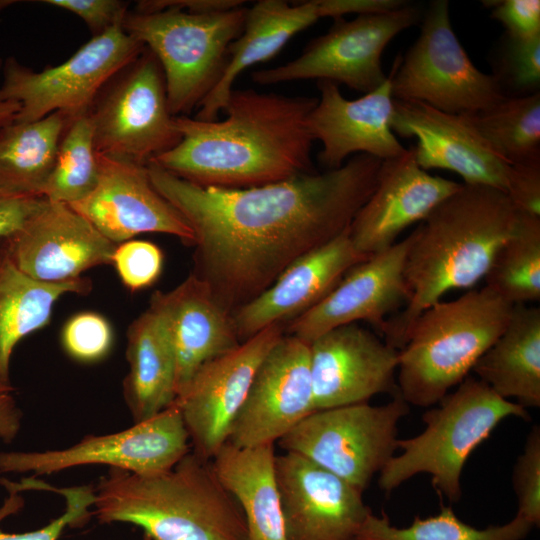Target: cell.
<instances>
[{
  "mask_svg": "<svg viewBox=\"0 0 540 540\" xmlns=\"http://www.w3.org/2000/svg\"><path fill=\"white\" fill-rule=\"evenodd\" d=\"M150 304L162 315L172 339L177 395L203 364L241 343L231 314L192 273L170 291H155Z\"/></svg>",
  "mask_w": 540,
  "mask_h": 540,
  "instance_id": "25",
  "label": "cell"
},
{
  "mask_svg": "<svg viewBox=\"0 0 540 540\" xmlns=\"http://www.w3.org/2000/svg\"><path fill=\"white\" fill-rule=\"evenodd\" d=\"M2 66L3 60L0 59V71L2 70ZM20 107L19 103L3 99L0 96V130L15 122Z\"/></svg>",
  "mask_w": 540,
  "mask_h": 540,
  "instance_id": "48",
  "label": "cell"
},
{
  "mask_svg": "<svg viewBox=\"0 0 540 540\" xmlns=\"http://www.w3.org/2000/svg\"><path fill=\"white\" fill-rule=\"evenodd\" d=\"M313 411L310 344L284 333L258 366L228 442L274 444Z\"/></svg>",
  "mask_w": 540,
  "mask_h": 540,
  "instance_id": "15",
  "label": "cell"
},
{
  "mask_svg": "<svg viewBox=\"0 0 540 540\" xmlns=\"http://www.w3.org/2000/svg\"><path fill=\"white\" fill-rule=\"evenodd\" d=\"M247 8L196 14L176 9L127 12L122 26L157 58L172 116L197 109L221 78Z\"/></svg>",
  "mask_w": 540,
  "mask_h": 540,
  "instance_id": "7",
  "label": "cell"
},
{
  "mask_svg": "<svg viewBox=\"0 0 540 540\" xmlns=\"http://www.w3.org/2000/svg\"><path fill=\"white\" fill-rule=\"evenodd\" d=\"M408 237L353 266L314 307L289 321L284 333L310 344L324 333L365 321L380 333L406 303L404 278Z\"/></svg>",
  "mask_w": 540,
  "mask_h": 540,
  "instance_id": "21",
  "label": "cell"
},
{
  "mask_svg": "<svg viewBox=\"0 0 540 540\" xmlns=\"http://www.w3.org/2000/svg\"><path fill=\"white\" fill-rule=\"evenodd\" d=\"M512 309L486 286L426 308L399 350L398 395L419 407L437 404L472 371L504 330Z\"/></svg>",
  "mask_w": 540,
  "mask_h": 540,
  "instance_id": "5",
  "label": "cell"
},
{
  "mask_svg": "<svg viewBox=\"0 0 540 540\" xmlns=\"http://www.w3.org/2000/svg\"><path fill=\"white\" fill-rule=\"evenodd\" d=\"M92 514L102 524L137 526L146 540H247L239 505L211 460L193 451L159 473L109 468L95 486Z\"/></svg>",
  "mask_w": 540,
  "mask_h": 540,
  "instance_id": "4",
  "label": "cell"
},
{
  "mask_svg": "<svg viewBox=\"0 0 540 540\" xmlns=\"http://www.w3.org/2000/svg\"><path fill=\"white\" fill-rule=\"evenodd\" d=\"M80 17L93 36L121 23L128 12V4L117 0H44L41 1Z\"/></svg>",
  "mask_w": 540,
  "mask_h": 540,
  "instance_id": "43",
  "label": "cell"
},
{
  "mask_svg": "<svg viewBox=\"0 0 540 540\" xmlns=\"http://www.w3.org/2000/svg\"><path fill=\"white\" fill-rule=\"evenodd\" d=\"M495 80L504 98L526 97L539 93L540 35L520 38L504 32L489 56Z\"/></svg>",
  "mask_w": 540,
  "mask_h": 540,
  "instance_id": "36",
  "label": "cell"
},
{
  "mask_svg": "<svg viewBox=\"0 0 540 540\" xmlns=\"http://www.w3.org/2000/svg\"><path fill=\"white\" fill-rule=\"evenodd\" d=\"M71 119L57 111L0 130V191L42 197L61 137Z\"/></svg>",
  "mask_w": 540,
  "mask_h": 540,
  "instance_id": "31",
  "label": "cell"
},
{
  "mask_svg": "<svg viewBox=\"0 0 540 540\" xmlns=\"http://www.w3.org/2000/svg\"><path fill=\"white\" fill-rule=\"evenodd\" d=\"M505 193L516 212L540 216V157L510 165Z\"/></svg>",
  "mask_w": 540,
  "mask_h": 540,
  "instance_id": "42",
  "label": "cell"
},
{
  "mask_svg": "<svg viewBox=\"0 0 540 540\" xmlns=\"http://www.w3.org/2000/svg\"><path fill=\"white\" fill-rule=\"evenodd\" d=\"M393 133L416 138L412 146L422 169L458 174L463 184L506 192L510 164L481 136L466 114H453L416 101L394 99Z\"/></svg>",
  "mask_w": 540,
  "mask_h": 540,
  "instance_id": "20",
  "label": "cell"
},
{
  "mask_svg": "<svg viewBox=\"0 0 540 540\" xmlns=\"http://www.w3.org/2000/svg\"><path fill=\"white\" fill-rule=\"evenodd\" d=\"M319 19L317 0L295 4L283 0H260L247 8L243 30L229 46L224 72L198 106L195 118L217 120L235 80L244 70L273 58L294 35Z\"/></svg>",
  "mask_w": 540,
  "mask_h": 540,
  "instance_id": "26",
  "label": "cell"
},
{
  "mask_svg": "<svg viewBox=\"0 0 540 540\" xmlns=\"http://www.w3.org/2000/svg\"><path fill=\"white\" fill-rule=\"evenodd\" d=\"M472 371L503 399H516L525 409L540 407V309L514 305L504 330Z\"/></svg>",
  "mask_w": 540,
  "mask_h": 540,
  "instance_id": "29",
  "label": "cell"
},
{
  "mask_svg": "<svg viewBox=\"0 0 540 540\" xmlns=\"http://www.w3.org/2000/svg\"><path fill=\"white\" fill-rule=\"evenodd\" d=\"M0 393H5V392H0Z\"/></svg>",
  "mask_w": 540,
  "mask_h": 540,
  "instance_id": "50",
  "label": "cell"
},
{
  "mask_svg": "<svg viewBox=\"0 0 540 540\" xmlns=\"http://www.w3.org/2000/svg\"><path fill=\"white\" fill-rule=\"evenodd\" d=\"M517 497V516L533 526L540 524V428L532 427L512 475Z\"/></svg>",
  "mask_w": 540,
  "mask_h": 540,
  "instance_id": "40",
  "label": "cell"
},
{
  "mask_svg": "<svg viewBox=\"0 0 540 540\" xmlns=\"http://www.w3.org/2000/svg\"><path fill=\"white\" fill-rule=\"evenodd\" d=\"M190 451L189 436L174 402L127 429L87 435L67 448L1 452L0 473L47 475L78 466L106 465L134 474H154L171 469Z\"/></svg>",
  "mask_w": 540,
  "mask_h": 540,
  "instance_id": "13",
  "label": "cell"
},
{
  "mask_svg": "<svg viewBox=\"0 0 540 540\" xmlns=\"http://www.w3.org/2000/svg\"><path fill=\"white\" fill-rule=\"evenodd\" d=\"M129 371L123 396L134 423L171 406L176 393V355L166 323L155 306L148 308L127 330Z\"/></svg>",
  "mask_w": 540,
  "mask_h": 540,
  "instance_id": "27",
  "label": "cell"
},
{
  "mask_svg": "<svg viewBox=\"0 0 540 540\" xmlns=\"http://www.w3.org/2000/svg\"><path fill=\"white\" fill-rule=\"evenodd\" d=\"M517 215L484 276L485 286L513 306L540 300V216Z\"/></svg>",
  "mask_w": 540,
  "mask_h": 540,
  "instance_id": "32",
  "label": "cell"
},
{
  "mask_svg": "<svg viewBox=\"0 0 540 540\" xmlns=\"http://www.w3.org/2000/svg\"><path fill=\"white\" fill-rule=\"evenodd\" d=\"M517 212L505 192L462 186L438 204L408 236L404 278L406 303L381 330L397 350L418 316L451 290L484 279L499 247L512 235Z\"/></svg>",
  "mask_w": 540,
  "mask_h": 540,
  "instance_id": "3",
  "label": "cell"
},
{
  "mask_svg": "<svg viewBox=\"0 0 540 540\" xmlns=\"http://www.w3.org/2000/svg\"><path fill=\"white\" fill-rule=\"evenodd\" d=\"M533 525L515 516L504 525L478 529L460 520L451 507L428 518L416 516L411 525L396 527L383 512L381 516L368 515L356 540H521Z\"/></svg>",
  "mask_w": 540,
  "mask_h": 540,
  "instance_id": "34",
  "label": "cell"
},
{
  "mask_svg": "<svg viewBox=\"0 0 540 540\" xmlns=\"http://www.w3.org/2000/svg\"><path fill=\"white\" fill-rule=\"evenodd\" d=\"M405 0H317L320 18H343L349 14L370 15L398 9Z\"/></svg>",
  "mask_w": 540,
  "mask_h": 540,
  "instance_id": "45",
  "label": "cell"
},
{
  "mask_svg": "<svg viewBox=\"0 0 540 540\" xmlns=\"http://www.w3.org/2000/svg\"><path fill=\"white\" fill-rule=\"evenodd\" d=\"M421 5L408 2L386 13L360 15L353 20L334 19L323 35L311 40L300 56L273 68L252 73L261 85L317 79L344 84L364 94L387 79L382 55L402 31L421 22Z\"/></svg>",
  "mask_w": 540,
  "mask_h": 540,
  "instance_id": "12",
  "label": "cell"
},
{
  "mask_svg": "<svg viewBox=\"0 0 540 540\" xmlns=\"http://www.w3.org/2000/svg\"><path fill=\"white\" fill-rule=\"evenodd\" d=\"M94 190L70 205L114 244L143 233H163L192 246L194 234L183 216L152 185L147 165L97 153Z\"/></svg>",
  "mask_w": 540,
  "mask_h": 540,
  "instance_id": "17",
  "label": "cell"
},
{
  "mask_svg": "<svg viewBox=\"0 0 540 540\" xmlns=\"http://www.w3.org/2000/svg\"><path fill=\"white\" fill-rule=\"evenodd\" d=\"M88 116L97 153L144 165L181 139L162 68L147 47L107 82Z\"/></svg>",
  "mask_w": 540,
  "mask_h": 540,
  "instance_id": "11",
  "label": "cell"
},
{
  "mask_svg": "<svg viewBox=\"0 0 540 540\" xmlns=\"http://www.w3.org/2000/svg\"><path fill=\"white\" fill-rule=\"evenodd\" d=\"M112 265L123 285L135 292L151 286L158 279L163 253L150 241L131 239L116 245Z\"/></svg>",
  "mask_w": 540,
  "mask_h": 540,
  "instance_id": "39",
  "label": "cell"
},
{
  "mask_svg": "<svg viewBox=\"0 0 540 540\" xmlns=\"http://www.w3.org/2000/svg\"><path fill=\"white\" fill-rule=\"evenodd\" d=\"M23 506V499L18 493L9 492V497L5 500L4 505L0 508V519L18 512Z\"/></svg>",
  "mask_w": 540,
  "mask_h": 540,
  "instance_id": "49",
  "label": "cell"
},
{
  "mask_svg": "<svg viewBox=\"0 0 540 540\" xmlns=\"http://www.w3.org/2000/svg\"><path fill=\"white\" fill-rule=\"evenodd\" d=\"M284 334L275 324L203 364L175 399L193 452L212 460L228 442L258 366Z\"/></svg>",
  "mask_w": 540,
  "mask_h": 540,
  "instance_id": "14",
  "label": "cell"
},
{
  "mask_svg": "<svg viewBox=\"0 0 540 540\" xmlns=\"http://www.w3.org/2000/svg\"><path fill=\"white\" fill-rule=\"evenodd\" d=\"M242 0H149L140 1L134 11L153 12L162 9H176L189 13L205 14L228 11L244 6Z\"/></svg>",
  "mask_w": 540,
  "mask_h": 540,
  "instance_id": "46",
  "label": "cell"
},
{
  "mask_svg": "<svg viewBox=\"0 0 540 540\" xmlns=\"http://www.w3.org/2000/svg\"><path fill=\"white\" fill-rule=\"evenodd\" d=\"M381 162L357 154L337 169L249 188L196 185L150 163L147 170L193 231L192 274L232 315L296 259L349 228Z\"/></svg>",
  "mask_w": 540,
  "mask_h": 540,
  "instance_id": "1",
  "label": "cell"
},
{
  "mask_svg": "<svg viewBox=\"0 0 540 540\" xmlns=\"http://www.w3.org/2000/svg\"><path fill=\"white\" fill-rule=\"evenodd\" d=\"M286 540H356L371 514L360 489L292 452L276 455Z\"/></svg>",
  "mask_w": 540,
  "mask_h": 540,
  "instance_id": "16",
  "label": "cell"
},
{
  "mask_svg": "<svg viewBox=\"0 0 540 540\" xmlns=\"http://www.w3.org/2000/svg\"><path fill=\"white\" fill-rule=\"evenodd\" d=\"M12 486L19 493L26 490H48L59 493L65 499L66 508L61 516L51 520L40 529L24 533H6L0 530V540H57L67 526L80 528L93 515L90 508L93 507L95 501L94 486L79 485L56 488L33 479L13 482ZM2 520L0 519V522Z\"/></svg>",
  "mask_w": 540,
  "mask_h": 540,
  "instance_id": "37",
  "label": "cell"
},
{
  "mask_svg": "<svg viewBox=\"0 0 540 540\" xmlns=\"http://www.w3.org/2000/svg\"><path fill=\"white\" fill-rule=\"evenodd\" d=\"M2 241L19 270L44 283L72 281L91 268L112 264L116 247L70 205L47 199Z\"/></svg>",
  "mask_w": 540,
  "mask_h": 540,
  "instance_id": "18",
  "label": "cell"
},
{
  "mask_svg": "<svg viewBox=\"0 0 540 540\" xmlns=\"http://www.w3.org/2000/svg\"><path fill=\"white\" fill-rule=\"evenodd\" d=\"M91 282L84 278L44 283L20 271L0 241V392H11L10 360L17 343L46 326L57 300L67 294H86Z\"/></svg>",
  "mask_w": 540,
  "mask_h": 540,
  "instance_id": "30",
  "label": "cell"
},
{
  "mask_svg": "<svg viewBox=\"0 0 540 540\" xmlns=\"http://www.w3.org/2000/svg\"><path fill=\"white\" fill-rule=\"evenodd\" d=\"M122 22L93 36L62 64L42 71L14 57L3 61L0 96L20 104L15 122L36 121L57 111L70 119L87 114L107 82L145 48Z\"/></svg>",
  "mask_w": 540,
  "mask_h": 540,
  "instance_id": "10",
  "label": "cell"
},
{
  "mask_svg": "<svg viewBox=\"0 0 540 540\" xmlns=\"http://www.w3.org/2000/svg\"><path fill=\"white\" fill-rule=\"evenodd\" d=\"M275 458L274 444L238 447L226 442L211 460L243 513L247 540H286Z\"/></svg>",
  "mask_w": 540,
  "mask_h": 540,
  "instance_id": "28",
  "label": "cell"
},
{
  "mask_svg": "<svg viewBox=\"0 0 540 540\" xmlns=\"http://www.w3.org/2000/svg\"><path fill=\"white\" fill-rule=\"evenodd\" d=\"M466 115L510 165L540 157V92L503 98L485 111Z\"/></svg>",
  "mask_w": 540,
  "mask_h": 540,
  "instance_id": "33",
  "label": "cell"
},
{
  "mask_svg": "<svg viewBox=\"0 0 540 540\" xmlns=\"http://www.w3.org/2000/svg\"><path fill=\"white\" fill-rule=\"evenodd\" d=\"M45 200L44 197L20 196L0 191V241L20 229Z\"/></svg>",
  "mask_w": 540,
  "mask_h": 540,
  "instance_id": "44",
  "label": "cell"
},
{
  "mask_svg": "<svg viewBox=\"0 0 540 540\" xmlns=\"http://www.w3.org/2000/svg\"><path fill=\"white\" fill-rule=\"evenodd\" d=\"M62 345L73 359L91 363L104 358L113 342L108 320L99 313L84 311L73 315L62 330Z\"/></svg>",
  "mask_w": 540,
  "mask_h": 540,
  "instance_id": "38",
  "label": "cell"
},
{
  "mask_svg": "<svg viewBox=\"0 0 540 540\" xmlns=\"http://www.w3.org/2000/svg\"><path fill=\"white\" fill-rule=\"evenodd\" d=\"M423 414L425 428L398 439L400 455L379 472V486L391 492L419 474H428L439 494L450 501L461 496L460 479L471 453L508 417L528 419L527 410L503 399L478 378L466 377L453 392Z\"/></svg>",
  "mask_w": 540,
  "mask_h": 540,
  "instance_id": "6",
  "label": "cell"
},
{
  "mask_svg": "<svg viewBox=\"0 0 540 540\" xmlns=\"http://www.w3.org/2000/svg\"><path fill=\"white\" fill-rule=\"evenodd\" d=\"M98 178L93 127L87 113L69 121L41 195L51 202L72 205L94 190Z\"/></svg>",
  "mask_w": 540,
  "mask_h": 540,
  "instance_id": "35",
  "label": "cell"
},
{
  "mask_svg": "<svg viewBox=\"0 0 540 540\" xmlns=\"http://www.w3.org/2000/svg\"><path fill=\"white\" fill-rule=\"evenodd\" d=\"M408 412L398 394L382 405L315 410L278 443L364 491L397 450L398 424Z\"/></svg>",
  "mask_w": 540,
  "mask_h": 540,
  "instance_id": "9",
  "label": "cell"
},
{
  "mask_svg": "<svg viewBox=\"0 0 540 540\" xmlns=\"http://www.w3.org/2000/svg\"><path fill=\"white\" fill-rule=\"evenodd\" d=\"M399 350L351 323L310 343L314 410L366 403L397 389Z\"/></svg>",
  "mask_w": 540,
  "mask_h": 540,
  "instance_id": "19",
  "label": "cell"
},
{
  "mask_svg": "<svg viewBox=\"0 0 540 540\" xmlns=\"http://www.w3.org/2000/svg\"><path fill=\"white\" fill-rule=\"evenodd\" d=\"M316 97L233 89L222 120L174 117L181 135L149 163L191 183L249 188L314 172L308 118ZM148 163V164H149Z\"/></svg>",
  "mask_w": 540,
  "mask_h": 540,
  "instance_id": "2",
  "label": "cell"
},
{
  "mask_svg": "<svg viewBox=\"0 0 540 540\" xmlns=\"http://www.w3.org/2000/svg\"><path fill=\"white\" fill-rule=\"evenodd\" d=\"M366 259L355 249L349 228L299 257L266 290L232 313L239 341L305 313L319 303L353 266Z\"/></svg>",
  "mask_w": 540,
  "mask_h": 540,
  "instance_id": "24",
  "label": "cell"
},
{
  "mask_svg": "<svg viewBox=\"0 0 540 540\" xmlns=\"http://www.w3.org/2000/svg\"><path fill=\"white\" fill-rule=\"evenodd\" d=\"M447 0L424 10L420 34L391 71L394 99L416 101L453 114L485 111L504 97L490 74L469 58L450 19Z\"/></svg>",
  "mask_w": 540,
  "mask_h": 540,
  "instance_id": "8",
  "label": "cell"
},
{
  "mask_svg": "<svg viewBox=\"0 0 540 540\" xmlns=\"http://www.w3.org/2000/svg\"><path fill=\"white\" fill-rule=\"evenodd\" d=\"M461 186L419 167L412 146L383 160L373 193L349 226L355 249L369 258L391 247L405 229L423 221Z\"/></svg>",
  "mask_w": 540,
  "mask_h": 540,
  "instance_id": "22",
  "label": "cell"
},
{
  "mask_svg": "<svg viewBox=\"0 0 540 540\" xmlns=\"http://www.w3.org/2000/svg\"><path fill=\"white\" fill-rule=\"evenodd\" d=\"M22 416L11 392L0 393V439L2 441L10 443L15 439L21 428Z\"/></svg>",
  "mask_w": 540,
  "mask_h": 540,
  "instance_id": "47",
  "label": "cell"
},
{
  "mask_svg": "<svg viewBox=\"0 0 540 540\" xmlns=\"http://www.w3.org/2000/svg\"><path fill=\"white\" fill-rule=\"evenodd\" d=\"M318 88L320 97L308 127L322 144L318 160L327 170L341 167L351 155L367 154L383 161L406 151L391 129V73L377 89L353 100L345 98L336 83L321 80Z\"/></svg>",
  "mask_w": 540,
  "mask_h": 540,
  "instance_id": "23",
  "label": "cell"
},
{
  "mask_svg": "<svg viewBox=\"0 0 540 540\" xmlns=\"http://www.w3.org/2000/svg\"><path fill=\"white\" fill-rule=\"evenodd\" d=\"M482 3L509 35L520 38L540 35L539 0H486Z\"/></svg>",
  "mask_w": 540,
  "mask_h": 540,
  "instance_id": "41",
  "label": "cell"
}]
</instances>
